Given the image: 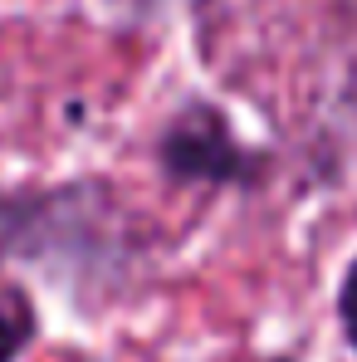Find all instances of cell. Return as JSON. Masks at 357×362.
<instances>
[{
	"mask_svg": "<svg viewBox=\"0 0 357 362\" xmlns=\"http://www.w3.org/2000/svg\"><path fill=\"white\" fill-rule=\"evenodd\" d=\"M157 162L181 186H250L264 172V157L245 147L230 132L226 113L211 103H191L167 122L157 142Z\"/></svg>",
	"mask_w": 357,
	"mask_h": 362,
	"instance_id": "6da1fadb",
	"label": "cell"
},
{
	"mask_svg": "<svg viewBox=\"0 0 357 362\" xmlns=\"http://www.w3.org/2000/svg\"><path fill=\"white\" fill-rule=\"evenodd\" d=\"M40 323H35V308L20 289L0 284V362H15L30 343H35Z\"/></svg>",
	"mask_w": 357,
	"mask_h": 362,
	"instance_id": "7a4b0ae2",
	"label": "cell"
},
{
	"mask_svg": "<svg viewBox=\"0 0 357 362\" xmlns=\"http://www.w3.org/2000/svg\"><path fill=\"white\" fill-rule=\"evenodd\" d=\"M338 323H343V338H348V348L357 353V259L348 264V274H343V289H338Z\"/></svg>",
	"mask_w": 357,
	"mask_h": 362,
	"instance_id": "3957f363",
	"label": "cell"
}]
</instances>
